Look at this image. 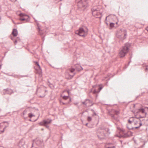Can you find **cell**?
<instances>
[{
  "mask_svg": "<svg viewBox=\"0 0 148 148\" xmlns=\"http://www.w3.org/2000/svg\"><path fill=\"white\" fill-rule=\"evenodd\" d=\"M81 120L84 125L89 128H94L98 124L99 117L93 110H88L82 113Z\"/></svg>",
  "mask_w": 148,
  "mask_h": 148,
  "instance_id": "1",
  "label": "cell"
},
{
  "mask_svg": "<svg viewBox=\"0 0 148 148\" xmlns=\"http://www.w3.org/2000/svg\"><path fill=\"white\" fill-rule=\"evenodd\" d=\"M23 116L25 120L35 122L39 117V111L34 107H28L23 112Z\"/></svg>",
  "mask_w": 148,
  "mask_h": 148,
  "instance_id": "2",
  "label": "cell"
},
{
  "mask_svg": "<svg viewBox=\"0 0 148 148\" xmlns=\"http://www.w3.org/2000/svg\"><path fill=\"white\" fill-rule=\"evenodd\" d=\"M132 110L135 117L138 119L145 117L148 112L147 107H143V106L138 103L134 105Z\"/></svg>",
  "mask_w": 148,
  "mask_h": 148,
  "instance_id": "3",
  "label": "cell"
},
{
  "mask_svg": "<svg viewBox=\"0 0 148 148\" xmlns=\"http://www.w3.org/2000/svg\"><path fill=\"white\" fill-rule=\"evenodd\" d=\"M82 70L83 68L79 65H75L66 70L65 73V77L67 79H71L77 73L80 71Z\"/></svg>",
  "mask_w": 148,
  "mask_h": 148,
  "instance_id": "4",
  "label": "cell"
},
{
  "mask_svg": "<svg viewBox=\"0 0 148 148\" xmlns=\"http://www.w3.org/2000/svg\"><path fill=\"white\" fill-rule=\"evenodd\" d=\"M105 22L109 28L112 29L115 28L117 25L118 19L115 15L110 14L106 17Z\"/></svg>",
  "mask_w": 148,
  "mask_h": 148,
  "instance_id": "5",
  "label": "cell"
},
{
  "mask_svg": "<svg viewBox=\"0 0 148 148\" xmlns=\"http://www.w3.org/2000/svg\"><path fill=\"white\" fill-rule=\"evenodd\" d=\"M141 125V122L139 119L136 117H132L128 120L126 126L129 130H132L139 128Z\"/></svg>",
  "mask_w": 148,
  "mask_h": 148,
  "instance_id": "6",
  "label": "cell"
},
{
  "mask_svg": "<svg viewBox=\"0 0 148 148\" xmlns=\"http://www.w3.org/2000/svg\"><path fill=\"white\" fill-rule=\"evenodd\" d=\"M71 98L67 91H64L62 92L60 98V103L62 104H66L71 102Z\"/></svg>",
  "mask_w": 148,
  "mask_h": 148,
  "instance_id": "7",
  "label": "cell"
},
{
  "mask_svg": "<svg viewBox=\"0 0 148 148\" xmlns=\"http://www.w3.org/2000/svg\"><path fill=\"white\" fill-rule=\"evenodd\" d=\"M109 133V129L105 127H100L98 130L97 134L99 138H104Z\"/></svg>",
  "mask_w": 148,
  "mask_h": 148,
  "instance_id": "8",
  "label": "cell"
},
{
  "mask_svg": "<svg viewBox=\"0 0 148 148\" xmlns=\"http://www.w3.org/2000/svg\"><path fill=\"white\" fill-rule=\"evenodd\" d=\"M92 15L94 17L97 18H100L102 16L103 10L101 7L97 6L92 9Z\"/></svg>",
  "mask_w": 148,
  "mask_h": 148,
  "instance_id": "9",
  "label": "cell"
},
{
  "mask_svg": "<svg viewBox=\"0 0 148 148\" xmlns=\"http://www.w3.org/2000/svg\"><path fill=\"white\" fill-rule=\"evenodd\" d=\"M130 45L129 43L125 44L124 46L120 50L119 53V56L120 58H123L125 56V55L127 54V53L129 51L130 47Z\"/></svg>",
  "mask_w": 148,
  "mask_h": 148,
  "instance_id": "10",
  "label": "cell"
},
{
  "mask_svg": "<svg viewBox=\"0 0 148 148\" xmlns=\"http://www.w3.org/2000/svg\"><path fill=\"white\" fill-rule=\"evenodd\" d=\"M88 29L84 26H82L79 28V30L75 32L76 34L79 35L81 37H86L88 34Z\"/></svg>",
  "mask_w": 148,
  "mask_h": 148,
  "instance_id": "11",
  "label": "cell"
},
{
  "mask_svg": "<svg viewBox=\"0 0 148 148\" xmlns=\"http://www.w3.org/2000/svg\"><path fill=\"white\" fill-rule=\"evenodd\" d=\"M47 93V90L46 87L43 86H40L38 89L37 91V95L39 97H45Z\"/></svg>",
  "mask_w": 148,
  "mask_h": 148,
  "instance_id": "12",
  "label": "cell"
},
{
  "mask_svg": "<svg viewBox=\"0 0 148 148\" xmlns=\"http://www.w3.org/2000/svg\"><path fill=\"white\" fill-rule=\"evenodd\" d=\"M126 31L125 29H121L117 32L116 36L120 40H123L126 38Z\"/></svg>",
  "mask_w": 148,
  "mask_h": 148,
  "instance_id": "13",
  "label": "cell"
},
{
  "mask_svg": "<svg viewBox=\"0 0 148 148\" xmlns=\"http://www.w3.org/2000/svg\"><path fill=\"white\" fill-rule=\"evenodd\" d=\"M8 126V122H4L0 123V134L3 133Z\"/></svg>",
  "mask_w": 148,
  "mask_h": 148,
  "instance_id": "14",
  "label": "cell"
},
{
  "mask_svg": "<svg viewBox=\"0 0 148 148\" xmlns=\"http://www.w3.org/2000/svg\"><path fill=\"white\" fill-rule=\"evenodd\" d=\"M103 87V86L102 85L95 86L92 89L91 92L92 93H94V94L98 93L101 90Z\"/></svg>",
  "mask_w": 148,
  "mask_h": 148,
  "instance_id": "15",
  "label": "cell"
},
{
  "mask_svg": "<svg viewBox=\"0 0 148 148\" xmlns=\"http://www.w3.org/2000/svg\"><path fill=\"white\" fill-rule=\"evenodd\" d=\"M118 136L119 137H128L130 136L131 135V132H125V130H120L117 133Z\"/></svg>",
  "mask_w": 148,
  "mask_h": 148,
  "instance_id": "16",
  "label": "cell"
},
{
  "mask_svg": "<svg viewBox=\"0 0 148 148\" xmlns=\"http://www.w3.org/2000/svg\"><path fill=\"white\" fill-rule=\"evenodd\" d=\"M76 2L78 4V6L79 8L85 7L87 5L86 0H76Z\"/></svg>",
  "mask_w": 148,
  "mask_h": 148,
  "instance_id": "17",
  "label": "cell"
},
{
  "mask_svg": "<svg viewBox=\"0 0 148 148\" xmlns=\"http://www.w3.org/2000/svg\"><path fill=\"white\" fill-rule=\"evenodd\" d=\"M19 16L20 19L21 21H27L29 20V17L28 15H26L25 14H20L19 15Z\"/></svg>",
  "mask_w": 148,
  "mask_h": 148,
  "instance_id": "18",
  "label": "cell"
},
{
  "mask_svg": "<svg viewBox=\"0 0 148 148\" xmlns=\"http://www.w3.org/2000/svg\"><path fill=\"white\" fill-rule=\"evenodd\" d=\"M34 68H35V71H36V73L38 74H40V75L42 74L41 69H40V67L39 65L38 64V63H36V64H35Z\"/></svg>",
  "mask_w": 148,
  "mask_h": 148,
  "instance_id": "19",
  "label": "cell"
},
{
  "mask_svg": "<svg viewBox=\"0 0 148 148\" xmlns=\"http://www.w3.org/2000/svg\"><path fill=\"white\" fill-rule=\"evenodd\" d=\"M51 120H49V119L45 120L44 121H43V122H41V123H40V124L41 125L47 126V125H48L51 123Z\"/></svg>",
  "mask_w": 148,
  "mask_h": 148,
  "instance_id": "20",
  "label": "cell"
},
{
  "mask_svg": "<svg viewBox=\"0 0 148 148\" xmlns=\"http://www.w3.org/2000/svg\"><path fill=\"white\" fill-rule=\"evenodd\" d=\"M13 92V91L10 89H7L4 90V94H11Z\"/></svg>",
  "mask_w": 148,
  "mask_h": 148,
  "instance_id": "21",
  "label": "cell"
},
{
  "mask_svg": "<svg viewBox=\"0 0 148 148\" xmlns=\"http://www.w3.org/2000/svg\"><path fill=\"white\" fill-rule=\"evenodd\" d=\"M18 31L16 29H14V30L12 32V35H13L15 37V36H17V35H18Z\"/></svg>",
  "mask_w": 148,
  "mask_h": 148,
  "instance_id": "22",
  "label": "cell"
},
{
  "mask_svg": "<svg viewBox=\"0 0 148 148\" xmlns=\"http://www.w3.org/2000/svg\"><path fill=\"white\" fill-rule=\"evenodd\" d=\"M11 1H12V2H14L17 1V0H11Z\"/></svg>",
  "mask_w": 148,
  "mask_h": 148,
  "instance_id": "23",
  "label": "cell"
}]
</instances>
